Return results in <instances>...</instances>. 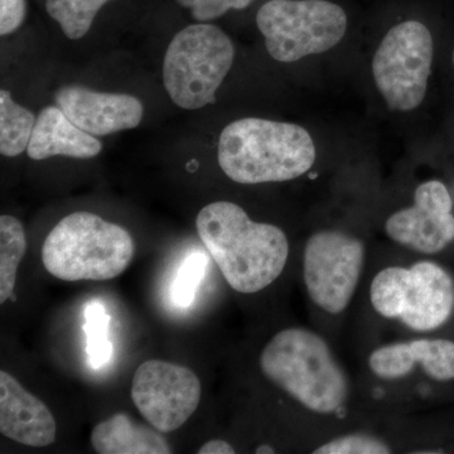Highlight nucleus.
<instances>
[{"label": "nucleus", "mask_w": 454, "mask_h": 454, "mask_svg": "<svg viewBox=\"0 0 454 454\" xmlns=\"http://www.w3.org/2000/svg\"><path fill=\"white\" fill-rule=\"evenodd\" d=\"M433 37L417 20L391 27L372 59L376 88L387 107L411 112L423 103L432 73Z\"/></svg>", "instance_id": "8"}, {"label": "nucleus", "mask_w": 454, "mask_h": 454, "mask_svg": "<svg viewBox=\"0 0 454 454\" xmlns=\"http://www.w3.org/2000/svg\"><path fill=\"white\" fill-rule=\"evenodd\" d=\"M95 452L100 454H169L167 439L160 430L134 423L127 414L118 413L98 423L91 433Z\"/></svg>", "instance_id": "16"}, {"label": "nucleus", "mask_w": 454, "mask_h": 454, "mask_svg": "<svg viewBox=\"0 0 454 454\" xmlns=\"http://www.w3.org/2000/svg\"><path fill=\"white\" fill-rule=\"evenodd\" d=\"M255 453L258 454H273L276 453V450L273 447L268 446V444H262L255 450Z\"/></svg>", "instance_id": "26"}, {"label": "nucleus", "mask_w": 454, "mask_h": 454, "mask_svg": "<svg viewBox=\"0 0 454 454\" xmlns=\"http://www.w3.org/2000/svg\"><path fill=\"white\" fill-rule=\"evenodd\" d=\"M256 26L269 55L291 64L336 47L348 32V14L334 0H268Z\"/></svg>", "instance_id": "7"}, {"label": "nucleus", "mask_w": 454, "mask_h": 454, "mask_svg": "<svg viewBox=\"0 0 454 454\" xmlns=\"http://www.w3.org/2000/svg\"><path fill=\"white\" fill-rule=\"evenodd\" d=\"M316 157L315 142L303 127L262 118L230 122L217 145L221 169L240 184L300 178L312 168Z\"/></svg>", "instance_id": "2"}, {"label": "nucleus", "mask_w": 454, "mask_h": 454, "mask_svg": "<svg viewBox=\"0 0 454 454\" xmlns=\"http://www.w3.org/2000/svg\"><path fill=\"white\" fill-rule=\"evenodd\" d=\"M112 0H47V13L61 27L68 40L88 35L100 9Z\"/></svg>", "instance_id": "19"}, {"label": "nucleus", "mask_w": 454, "mask_h": 454, "mask_svg": "<svg viewBox=\"0 0 454 454\" xmlns=\"http://www.w3.org/2000/svg\"><path fill=\"white\" fill-rule=\"evenodd\" d=\"M454 200L443 182H423L414 203L391 215L385 232L391 241L424 255H435L454 243Z\"/></svg>", "instance_id": "11"}, {"label": "nucleus", "mask_w": 454, "mask_h": 454, "mask_svg": "<svg viewBox=\"0 0 454 454\" xmlns=\"http://www.w3.org/2000/svg\"><path fill=\"white\" fill-rule=\"evenodd\" d=\"M55 101L74 124L94 137L134 129L145 115L142 101L136 97L98 92L85 86H62L56 91Z\"/></svg>", "instance_id": "12"}, {"label": "nucleus", "mask_w": 454, "mask_h": 454, "mask_svg": "<svg viewBox=\"0 0 454 454\" xmlns=\"http://www.w3.org/2000/svg\"><path fill=\"white\" fill-rule=\"evenodd\" d=\"M254 0H177L179 5L190 9L191 14L199 22H210L225 16L230 11H243Z\"/></svg>", "instance_id": "23"}, {"label": "nucleus", "mask_w": 454, "mask_h": 454, "mask_svg": "<svg viewBox=\"0 0 454 454\" xmlns=\"http://www.w3.org/2000/svg\"><path fill=\"white\" fill-rule=\"evenodd\" d=\"M313 454H389L387 442L365 433L342 435L317 447Z\"/></svg>", "instance_id": "22"}, {"label": "nucleus", "mask_w": 454, "mask_h": 454, "mask_svg": "<svg viewBox=\"0 0 454 454\" xmlns=\"http://www.w3.org/2000/svg\"><path fill=\"white\" fill-rule=\"evenodd\" d=\"M131 399L154 429L173 432L195 413L201 400V382L187 367L148 360L134 373Z\"/></svg>", "instance_id": "10"}, {"label": "nucleus", "mask_w": 454, "mask_h": 454, "mask_svg": "<svg viewBox=\"0 0 454 454\" xmlns=\"http://www.w3.org/2000/svg\"><path fill=\"white\" fill-rule=\"evenodd\" d=\"M199 454H234L236 450L223 439H211L200 448Z\"/></svg>", "instance_id": "25"}, {"label": "nucleus", "mask_w": 454, "mask_h": 454, "mask_svg": "<svg viewBox=\"0 0 454 454\" xmlns=\"http://www.w3.org/2000/svg\"><path fill=\"white\" fill-rule=\"evenodd\" d=\"M26 0H0V35H12L25 22Z\"/></svg>", "instance_id": "24"}, {"label": "nucleus", "mask_w": 454, "mask_h": 454, "mask_svg": "<svg viewBox=\"0 0 454 454\" xmlns=\"http://www.w3.org/2000/svg\"><path fill=\"white\" fill-rule=\"evenodd\" d=\"M35 114L20 106L7 90L0 91V153L14 158L25 153L35 129Z\"/></svg>", "instance_id": "17"}, {"label": "nucleus", "mask_w": 454, "mask_h": 454, "mask_svg": "<svg viewBox=\"0 0 454 454\" xmlns=\"http://www.w3.org/2000/svg\"><path fill=\"white\" fill-rule=\"evenodd\" d=\"M197 232L227 284L243 294L268 288L282 276L289 258L280 227L255 223L236 203L219 201L197 215Z\"/></svg>", "instance_id": "1"}, {"label": "nucleus", "mask_w": 454, "mask_h": 454, "mask_svg": "<svg viewBox=\"0 0 454 454\" xmlns=\"http://www.w3.org/2000/svg\"><path fill=\"white\" fill-rule=\"evenodd\" d=\"M27 252L25 227L16 217H0V303L13 298L17 271Z\"/></svg>", "instance_id": "18"}, {"label": "nucleus", "mask_w": 454, "mask_h": 454, "mask_svg": "<svg viewBox=\"0 0 454 454\" xmlns=\"http://www.w3.org/2000/svg\"><path fill=\"white\" fill-rule=\"evenodd\" d=\"M259 365L269 381L312 413L337 414L348 404V373L315 331H279L260 354Z\"/></svg>", "instance_id": "3"}, {"label": "nucleus", "mask_w": 454, "mask_h": 454, "mask_svg": "<svg viewBox=\"0 0 454 454\" xmlns=\"http://www.w3.org/2000/svg\"><path fill=\"white\" fill-rule=\"evenodd\" d=\"M56 420L43 403L4 370L0 372V432L28 447H47L56 439Z\"/></svg>", "instance_id": "14"}, {"label": "nucleus", "mask_w": 454, "mask_h": 454, "mask_svg": "<svg viewBox=\"0 0 454 454\" xmlns=\"http://www.w3.org/2000/svg\"><path fill=\"white\" fill-rule=\"evenodd\" d=\"M110 316L101 301H91L86 304L85 325L86 356L90 367L94 370L107 365L113 356V343L107 337Z\"/></svg>", "instance_id": "20"}, {"label": "nucleus", "mask_w": 454, "mask_h": 454, "mask_svg": "<svg viewBox=\"0 0 454 454\" xmlns=\"http://www.w3.org/2000/svg\"><path fill=\"white\" fill-rule=\"evenodd\" d=\"M136 247L124 227L91 212L67 215L47 235L42 262L65 282L110 280L129 267Z\"/></svg>", "instance_id": "4"}, {"label": "nucleus", "mask_w": 454, "mask_h": 454, "mask_svg": "<svg viewBox=\"0 0 454 454\" xmlns=\"http://www.w3.org/2000/svg\"><path fill=\"white\" fill-rule=\"evenodd\" d=\"M452 59H453V65H454V51H453Z\"/></svg>", "instance_id": "27"}, {"label": "nucleus", "mask_w": 454, "mask_h": 454, "mask_svg": "<svg viewBox=\"0 0 454 454\" xmlns=\"http://www.w3.org/2000/svg\"><path fill=\"white\" fill-rule=\"evenodd\" d=\"M101 151L103 145L97 137L80 129L59 106H50L38 114L27 154L33 160L59 155L90 160Z\"/></svg>", "instance_id": "15"}, {"label": "nucleus", "mask_w": 454, "mask_h": 454, "mask_svg": "<svg viewBox=\"0 0 454 454\" xmlns=\"http://www.w3.org/2000/svg\"><path fill=\"white\" fill-rule=\"evenodd\" d=\"M207 265L208 258L201 252L190 254L182 262L170 291L173 303L179 309L192 306Z\"/></svg>", "instance_id": "21"}, {"label": "nucleus", "mask_w": 454, "mask_h": 454, "mask_svg": "<svg viewBox=\"0 0 454 454\" xmlns=\"http://www.w3.org/2000/svg\"><path fill=\"white\" fill-rule=\"evenodd\" d=\"M234 59V43L219 27L206 22L188 26L173 37L164 55V89L181 109L210 106Z\"/></svg>", "instance_id": "5"}, {"label": "nucleus", "mask_w": 454, "mask_h": 454, "mask_svg": "<svg viewBox=\"0 0 454 454\" xmlns=\"http://www.w3.org/2000/svg\"><path fill=\"white\" fill-rule=\"evenodd\" d=\"M365 264V245L340 230H321L304 247L303 280L310 301L337 316L348 309Z\"/></svg>", "instance_id": "9"}, {"label": "nucleus", "mask_w": 454, "mask_h": 454, "mask_svg": "<svg viewBox=\"0 0 454 454\" xmlns=\"http://www.w3.org/2000/svg\"><path fill=\"white\" fill-rule=\"evenodd\" d=\"M370 301L384 318L397 319L418 333H430L452 318L454 278L432 260L409 268H385L372 279Z\"/></svg>", "instance_id": "6"}, {"label": "nucleus", "mask_w": 454, "mask_h": 454, "mask_svg": "<svg viewBox=\"0 0 454 454\" xmlns=\"http://www.w3.org/2000/svg\"><path fill=\"white\" fill-rule=\"evenodd\" d=\"M367 363L373 375L382 380L406 378L419 366L432 380L454 381V340L417 339L390 343L373 349Z\"/></svg>", "instance_id": "13"}]
</instances>
